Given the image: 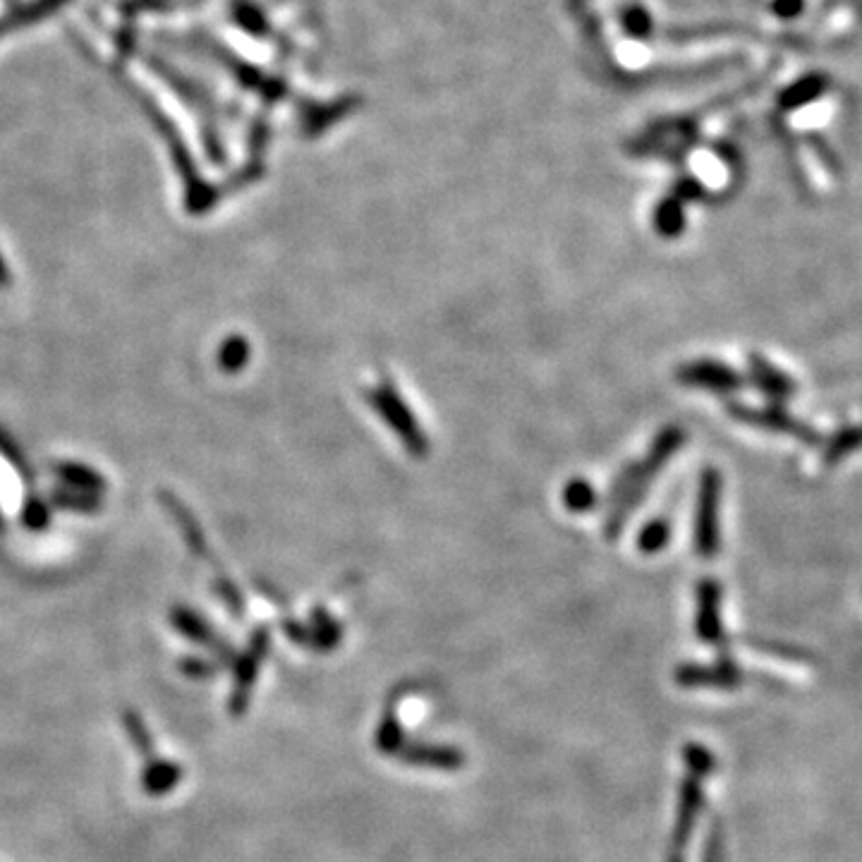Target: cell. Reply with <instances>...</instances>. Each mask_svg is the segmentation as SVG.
I'll list each match as a JSON object with an SVG mask.
<instances>
[{"label": "cell", "mask_w": 862, "mask_h": 862, "mask_svg": "<svg viewBox=\"0 0 862 862\" xmlns=\"http://www.w3.org/2000/svg\"><path fill=\"white\" fill-rule=\"evenodd\" d=\"M180 779H182V769L178 762H168L154 757V760H149L147 767H144L142 786L147 795H166L178 786Z\"/></svg>", "instance_id": "1"}, {"label": "cell", "mask_w": 862, "mask_h": 862, "mask_svg": "<svg viewBox=\"0 0 862 862\" xmlns=\"http://www.w3.org/2000/svg\"><path fill=\"white\" fill-rule=\"evenodd\" d=\"M123 724H125L127 736H130L132 745H135L139 755H142L147 762L154 760V757H156L154 740H151L147 726H144V721H142V716H139L135 712V709H125V712H123Z\"/></svg>", "instance_id": "3"}, {"label": "cell", "mask_w": 862, "mask_h": 862, "mask_svg": "<svg viewBox=\"0 0 862 862\" xmlns=\"http://www.w3.org/2000/svg\"><path fill=\"white\" fill-rule=\"evenodd\" d=\"M836 3H841V0H831V5H836Z\"/></svg>", "instance_id": "10"}, {"label": "cell", "mask_w": 862, "mask_h": 862, "mask_svg": "<svg viewBox=\"0 0 862 862\" xmlns=\"http://www.w3.org/2000/svg\"><path fill=\"white\" fill-rule=\"evenodd\" d=\"M566 501L570 508H575V511H582V508L592 506V489L587 487L585 482H575L570 484L566 491Z\"/></svg>", "instance_id": "5"}, {"label": "cell", "mask_w": 862, "mask_h": 862, "mask_svg": "<svg viewBox=\"0 0 862 862\" xmlns=\"http://www.w3.org/2000/svg\"><path fill=\"white\" fill-rule=\"evenodd\" d=\"M182 669H185V673H190V676H206V666L199 664V661H185Z\"/></svg>", "instance_id": "9"}, {"label": "cell", "mask_w": 862, "mask_h": 862, "mask_svg": "<svg viewBox=\"0 0 862 862\" xmlns=\"http://www.w3.org/2000/svg\"><path fill=\"white\" fill-rule=\"evenodd\" d=\"M245 357H247L245 343H242V341H230L226 345V350H223L221 362H223V367H226V369H238L240 364L245 362Z\"/></svg>", "instance_id": "6"}, {"label": "cell", "mask_w": 862, "mask_h": 862, "mask_svg": "<svg viewBox=\"0 0 862 862\" xmlns=\"http://www.w3.org/2000/svg\"><path fill=\"white\" fill-rule=\"evenodd\" d=\"M772 8L779 17H786V20H791V17H798L800 12H803L805 0H774Z\"/></svg>", "instance_id": "7"}, {"label": "cell", "mask_w": 862, "mask_h": 862, "mask_svg": "<svg viewBox=\"0 0 862 862\" xmlns=\"http://www.w3.org/2000/svg\"><path fill=\"white\" fill-rule=\"evenodd\" d=\"M661 542H664V530H661V525H652L649 530H645V534H642V546H645V549H657Z\"/></svg>", "instance_id": "8"}, {"label": "cell", "mask_w": 862, "mask_h": 862, "mask_svg": "<svg viewBox=\"0 0 862 862\" xmlns=\"http://www.w3.org/2000/svg\"><path fill=\"white\" fill-rule=\"evenodd\" d=\"M827 75H810L803 77V80L793 82L791 87L781 94V106L783 108H798L805 106V103L815 101L819 94H822L824 89H827Z\"/></svg>", "instance_id": "2"}, {"label": "cell", "mask_w": 862, "mask_h": 862, "mask_svg": "<svg viewBox=\"0 0 862 862\" xmlns=\"http://www.w3.org/2000/svg\"><path fill=\"white\" fill-rule=\"evenodd\" d=\"M175 623H178V628L182 630V633H185L187 637H192V640H197V642H209L211 640L204 625L199 623L197 616H192V613L180 611L178 616H175Z\"/></svg>", "instance_id": "4"}]
</instances>
